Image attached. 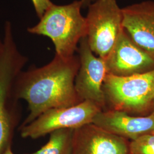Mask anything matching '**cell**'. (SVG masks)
Listing matches in <instances>:
<instances>
[{
    "label": "cell",
    "mask_w": 154,
    "mask_h": 154,
    "mask_svg": "<svg viewBox=\"0 0 154 154\" xmlns=\"http://www.w3.org/2000/svg\"><path fill=\"white\" fill-rule=\"evenodd\" d=\"M71 154H129V143L90 123L74 129Z\"/></svg>",
    "instance_id": "9"
},
{
    "label": "cell",
    "mask_w": 154,
    "mask_h": 154,
    "mask_svg": "<svg viewBox=\"0 0 154 154\" xmlns=\"http://www.w3.org/2000/svg\"><path fill=\"white\" fill-rule=\"evenodd\" d=\"M79 58L64 59L55 55L46 65L22 71L14 84L18 100H25L29 113L21 126L34 121L51 109L67 107L81 102L75 88Z\"/></svg>",
    "instance_id": "1"
},
{
    "label": "cell",
    "mask_w": 154,
    "mask_h": 154,
    "mask_svg": "<svg viewBox=\"0 0 154 154\" xmlns=\"http://www.w3.org/2000/svg\"><path fill=\"white\" fill-rule=\"evenodd\" d=\"M102 109L90 101H82L74 106L49 110L34 121L20 126L23 138L38 139L59 129H76L93 123Z\"/></svg>",
    "instance_id": "6"
},
{
    "label": "cell",
    "mask_w": 154,
    "mask_h": 154,
    "mask_svg": "<svg viewBox=\"0 0 154 154\" xmlns=\"http://www.w3.org/2000/svg\"><path fill=\"white\" fill-rule=\"evenodd\" d=\"M103 90L110 110L131 115L150 111L154 100V69L128 77L107 74Z\"/></svg>",
    "instance_id": "4"
},
{
    "label": "cell",
    "mask_w": 154,
    "mask_h": 154,
    "mask_svg": "<svg viewBox=\"0 0 154 154\" xmlns=\"http://www.w3.org/2000/svg\"><path fill=\"white\" fill-rule=\"evenodd\" d=\"M3 42L0 55V154L11 147L20 121L19 100L14 94V84L28 61L18 49L9 21L4 25Z\"/></svg>",
    "instance_id": "2"
},
{
    "label": "cell",
    "mask_w": 154,
    "mask_h": 154,
    "mask_svg": "<svg viewBox=\"0 0 154 154\" xmlns=\"http://www.w3.org/2000/svg\"><path fill=\"white\" fill-rule=\"evenodd\" d=\"M3 154H14L13 152V151H12V149H11V147H9V148H8V149H7L5 151V152Z\"/></svg>",
    "instance_id": "16"
},
{
    "label": "cell",
    "mask_w": 154,
    "mask_h": 154,
    "mask_svg": "<svg viewBox=\"0 0 154 154\" xmlns=\"http://www.w3.org/2000/svg\"><path fill=\"white\" fill-rule=\"evenodd\" d=\"M129 154H154V134H145L129 143Z\"/></svg>",
    "instance_id": "13"
},
{
    "label": "cell",
    "mask_w": 154,
    "mask_h": 154,
    "mask_svg": "<svg viewBox=\"0 0 154 154\" xmlns=\"http://www.w3.org/2000/svg\"><path fill=\"white\" fill-rule=\"evenodd\" d=\"M107 74L128 77L154 69V59L135 44L123 30L105 60Z\"/></svg>",
    "instance_id": "8"
},
{
    "label": "cell",
    "mask_w": 154,
    "mask_h": 154,
    "mask_svg": "<svg viewBox=\"0 0 154 154\" xmlns=\"http://www.w3.org/2000/svg\"><path fill=\"white\" fill-rule=\"evenodd\" d=\"M35 11L40 18L45 11L53 4L50 0H31Z\"/></svg>",
    "instance_id": "14"
},
{
    "label": "cell",
    "mask_w": 154,
    "mask_h": 154,
    "mask_svg": "<svg viewBox=\"0 0 154 154\" xmlns=\"http://www.w3.org/2000/svg\"><path fill=\"white\" fill-rule=\"evenodd\" d=\"M79 43L80 66L75 79L77 95L81 102H91L104 110L106 102L103 86L107 74L106 62L90 49L87 37Z\"/></svg>",
    "instance_id": "7"
},
{
    "label": "cell",
    "mask_w": 154,
    "mask_h": 154,
    "mask_svg": "<svg viewBox=\"0 0 154 154\" xmlns=\"http://www.w3.org/2000/svg\"><path fill=\"white\" fill-rule=\"evenodd\" d=\"M80 1L58 5L53 4L45 11L35 25L27 29L28 33L49 38L55 48V55L64 59L74 56L78 44L87 36L86 18L81 14Z\"/></svg>",
    "instance_id": "3"
},
{
    "label": "cell",
    "mask_w": 154,
    "mask_h": 154,
    "mask_svg": "<svg viewBox=\"0 0 154 154\" xmlns=\"http://www.w3.org/2000/svg\"><path fill=\"white\" fill-rule=\"evenodd\" d=\"M149 115L154 116V100L153 103H152V106H151V110H150V114Z\"/></svg>",
    "instance_id": "18"
},
{
    "label": "cell",
    "mask_w": 154,
    "mask_h": 154,
    "mask_svg": "<svg viewBox=\"0 0 154 154\" xmlns=\"http://www.w3.org/2000/svg\"><path fill=\"white\" fill-rule=\"evenodd\" d=\"M74 129L63 128L50 134L48 142L38 151L26 154H71Z\"/></svg>",
    "instance_id": "12"
},
{
    "label": "cell",
    "mask_w": 154,
    "mask_h": 154,
    "mask_svg": "<svg viewBox=\"0 0 154 154\" xmlns=\"http://www.w3.org/2000/svg\"><path fill=\"white\" fill-rule=\"evenodd\" d=\"M152 134H154V131H153V132H152Z\"/></svg>",
    "instance_id": "19"
},
{
    "label": "cell",
    "mask_w": 154,
    "mask_h": 154,
    "mask_svg": "<svg viewBox=\"0 0 154 154\" xmlns=\"http://www.w3.org/2000/svg\"><path fill=\"white\" fill-rule=\"evenodd\" d=\"M93 123L107 132L131 140L154 131V116H134L114 110H101Z\"/></svg>",
    "instance_id": "11"
},
{
    "label": "cell",
    "mask_w": 154,
    "mask_h": 154,
    "mask_svg": "<svg viewBox=\"0 0 154 154\" xmlns=\"http://www.w3.org/2000/svg\"><path fill=\"white\" fill-rule=\"evenodd\" d=\"M95 1L96 0H81L83 8H86L87 7H88V6Z\"/></svg>",
    "instance_id": "15"
},
{
    "label": "cell",
    "mask_w": 154,
    "mask_h": 154,
    "mask_svg": "<svg viewBox=\"0 0 154 154\" xmlns=\"http://www.w3.org/2000/svg\"><path fill=\"white\" fill-rule=\"evenodd\" d=\"M123 28L132 41L154 59V1L122 9Z\"/></svg>",
    "instance_id": "10"
},
{
    "label": "cell",
    "mask_w": 154,
    "mask_h": 154,
    "mask_svg": "<svg viewBox=\"0 0 154 154\" xmlns=\"http://www.w3.org/2000/svg\"><path fill=\"white\" fill-rule=\"evenodd\" d=\"M86 21L89 47L105 60L123 30L122 9L116 0H96L88 6Z\"/></svg>",
    "instance_id": "5"
},
{
    "label": "cell",
    "mask_w": 154,
    "mask_h": 154,
    "mask_svg": "<svg viewBox=\"0 0 154 154\" xmlns=\"http://www.w3.org/2000/svg\"><path fill=\"white\" fill-rule=\"evenodd\" d=\"M3 46H4L3 39H1L0 38V55L1 54V53H2V51Z\"/></svg>",
    "instance_id": "17"
}]
</instances>
